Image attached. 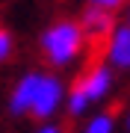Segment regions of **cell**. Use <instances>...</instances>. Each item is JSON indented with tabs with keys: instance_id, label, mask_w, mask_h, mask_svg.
I'll return each mask as SVG.
<instances>
[{
	"instance_id": "1",
	"label": "cell",
	"mask_w": 130,
	"mask_h": 133,
	"mask_svg": "<svg viewBox=\"0 0 130 133\" xmlns=\"http://www.w3.org/2000/svg\"><path fill=\"white\" fill-rule=\"evenodd\" d=\"M86 50V33L80 21H56L42 33V53L53 68L74 65Z\"/></svg>"
},
{
	"instance_id": "2",
	"label": "cell",
	"mask_w": 130,
	"mask_h": 133,
	"mask_svg": "<svg viewBox=\"0 0 130 133\" xmlns=\"http://www.w3.org/2000/svg\"><path fill=\"white\" fill-rule=\"evenodd\" d=\"M110 92H112V68L106 65V62H98V65H92L89 71L65 92V109H68V115H71V118L86 115L89 107L98 104V101H104Z\"/></svg>"
},
{
	"instance_id": "3",
	"label": "cell",
	"mask_w": 130,
	"mask_h": 133,
	"mask_svg": "<svg viewBox=\"0 0 130 133\" xmlns=\"http://www.w3.org/2000/svg\"><path fill=\"white\" fill-rule=\"evenodd\" d=\"M62 107H65V83L56 74H42L36 98H33V107H30V115L44 121V118H53Z\"/></svg>"
},
{
	"instance_id": "4",
	"label": "cell",
	"mask_w": 130,
	"mask_h": 133,
	"mask_svg": "<svg viewBox=\"0 0 130 133\" xmlns=\"http://www.w3.org/2000/svg\"><path fill=\"white\" fill-rule=\"evenodd\" d=\"M104 62L112 71H130V30L124 24H115L112 33L104 38Z\"/></svg>"
},
{
	"instance_id": "5",
	"label": "cell",
	"mask_w": 130,
	"mask_h": 133,
	"mask_svg": "<svg viewBox=\"0 0 130 133\" xmlns=\"http://www.w3.org/2000/svg\"><path fill=\"white\" fill-rule=\"evenodd\" d=\"M80 27L83 33H86V42H98L104 44V38L112 33V27H115V15L112 9H101V6H86L80 15Z\"/></svg>"
},
{
	"instance_id": "6",
	"label": "cell",
	"mask_w": 130,
	"mask_h": 133,
	"mask_svg": "<svg viewBox=\"0 0 130 133\" xmlns=\"http://www.w3.org/2000/svg\"><path fill=\"white\" fill-rule=\"evenodd\" d=\"M39 77H42V71H30V74H24L18 83H15V89L9 95V112L12 115H27L30 112L33 98H36V89H39Z\"/></svg>"
},
{
	"instance_id": "7",
	"label": "cell",
	"mask_w": 130,
	"mask_h": 133,
	"mask_svg": "<svg viewBox=\"0 0 130 133\" xmlns=\"http://www.w3.org/2000/svg\"><path fill=\"white\" fill-rule=\"evenodd\" d=\"M80 133H115V115L112 112H95L83 124Z\"/></svg>"
},
{
	"instance_id": "8",
	"label": "cell",
	"mask_w": 130,
	"mask_h": 133,
	"mask_svg": "<svg viewBox=\"0 0 130 133\" xmlns=\"http://www.w3.org/2000/svg\"><path fill=\"white\" fill-rule=\"evenodd\" d=\"M12 50H15V38H12V33L0 27V62L9 59V56H12Z\"/></svg>"
},
{
	"instance_id": "9",
	"label": "cell",
	"mask_w": 130,
	"mask_h": 133,
	"mask_svg": "<svg viewBox=\"0 0 130 133\" xmlns=\"http://www.w3.org/2000/svg\"><path fill=\"white\" fill-rule=\"evenodd\" d=\"M89 3H92V6H101V9H112V12H115L124 0H89Z\"/></svg>"
},
{
	"instance_id": "10",
	"label": "cell",
	"mask_w": 130,
	"mask_h": 133,
	"mask_svg": "<svg viewBox=\"0 0 130 133\" xmlns=\"http://www.w3.org/2000/svg\"><path fill=\"white\" fill-rule=\"evenodd\" d=\"M36 133H62V127H59V124H42Z\"/></svg>"
},
{
	"instance_id": "11",
	"label": "cell",
	"mask_w": 130,
	"mask_h": 133,
	"mask_svg": "<svg viewBox=\"0 0 130 133\" xmlns=\"http://www.w3.org/2000/svg\"><path fill=\"white\" fill-rule=\"evenodd\" d=\"M124 130L130 133V109H127V115H124Z\"/></svg>"
},
{
	"instance_id": "12",
	"label": "cell",
	"mask_w": 130,
	"mask_h": 133,
	"mask_svg": "<svg viewBox=\"0 0 130 133\" xmlns=\"http://www.w3.org/2000/svg\"><path fill=\"white\" fill-rule=\"evenodd\" d=\"M124 27L130 30V6H127V18H124Z\"/></svg>"
}]
</instances>
